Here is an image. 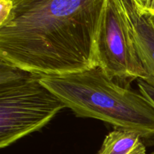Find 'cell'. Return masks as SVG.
<instances>
[{
  "label": "cell",
  "instance_id": "6da1fadb",
  "mask_svg": "<svg viewBox=\"0 0 154 154\" xmlns=\"http://www.w3.org/2000/svg\"><path fill=\"white\" fill-rule=\"evenodd\" d=\"M107 0H35L0 26V60L42 75L99 66L97 40Z\"/></svg>",
  "mask_w": 154,
  "mask_h": 154
},
{
  "label": "cell",
  "instance_id": "7a4b0ae2",
  "mask_svg": "<svg viewBox=\"0 0 154 154\" xmlns=\"http://www.w3.org/2000/svg\"><path fill=\"white\" fill-rule=\"evenodd\" d=\"M40 81L77 117L97 119L116 128L154 139V108L147 99L123 87L99 66L82 72L42 75Z\"/></svg>",
  "mask_w": 154,
  "mask_h": 154
},
{
  "label": "cell",
  "instance_id": "3957f363",
  "mask_svg": "<svg viewBox=\"0 0 154 154\" xmlns=\"http://www.w3.org/2000/svg\"><path fill=\"white\" fill-rule=\"evenodd\" d=\"M40 77L0 60L1 148L41 129L66 108Z\"/></svg>",
  "mask_w": 154,
  "mask_h": 154
},
{
  "label": "cell",
  "instance_id": "277c9868",
  "mask_svg": "<svg viewBox=\"0 0 154 154\" xmlns=\"http://www.w3.org/2000/svg\"><path fill=\"white\" fill-rule=\"evenodd\" d=\"M97 54L99 67L116 81H148L120 0H107L98 35Z\"/></svg>",
  "mask_w": 154,
  "mask_h": 154
},
{
  "label": "cell",
  "instance_id": "5b68a950",
  "mask_svg": "<svg viewBox=\"0 0 154 154\" xmlns=\"http://www.w3.org/2000/svg\"><path fill=\"white\" fill-rule=\"evenodd\" d=\"M138 57L154 87V25L149 14L138 11L134 0H120Z\"/></svg>",
  "mask_w": 154,
  "mask_h": 154
},
{
  "label": "cell",
  "instance_id": "8992f818",
  "mask_svg": "<svg viewBox=\"0 0 154 154\" xmlns=\"http://www.w3.org/2000/svg\"><path fill=\"white\" fill-rule=\"evenodd\" d=\"M98 154H147V150L140 134L116 128L105 137Z\"/></svg>",
  "mask_w": 154,
  "mask_h": 154
},
{
  "label": "cell",
  "instance_id": "52a82bcc",
  "mask_svg": "<svg viewBox=\"0 0 154 154\" xmlns=\"http://www.w3.org/2000/svg\"><path fill=\"white\" fill-rule=\"evenodd\" d=\"M138 87L140 93L154 108V87L141 79L138 80Z\"/></svg>",
  "mask_w": 154,
  "mask_h": 154
},
{
  "label": "cell",
  "instance_id": "ba28073f",
  "mask_svg": "<svg viewBox=\"0 0 154 154\" xmlns=\"http://www.w3.org/2000/svg\"><path fill=\"white\" fill-rule=\"evenodd\" d=\"M14 9L12 0H1L0 1V26L3 25L10 17Z\"/></svg>",
  "mask_w": 154,
  "mask_h": 154
},
{
  "label": "cell",
  "instance_id": "9c48e42d",
  "mask_svg": "<svg viewBox=\"0 0 154 154\" xmlns=\"http://www.w3.org/2000/svg\"><path fill=\"white\" fill-rule=\"evenodd\" d=\"M134 1L140 12L154 15V0H134Z\"/></svg>",
  "mask_w": 154,
  "mask_h": 154
},
{
  "label": "cell",
  "instance_id": "30bf717a",
  "mask_svg": "<svg viewBox=\"0 0 154 154\" xmlns=\"http://www.w3.org/2000/svg\"><path fill=\"white\" fill-rule=\"evenodd\" d=\"M12 1H13L14 6H17L26 4V3H29L31 2L35 1V0H12Z\"/></svg>",
  "mask_w": 154,
  "mask_h": 154
},
{
  "label": "cell",
  "instance_id": "8fae6325",
  "mask_svg": "<svg viewBox=\"0 0 154 154\" xmlns=\"http://www.w3.org/2000/svg\"><path fill=\"white\" fill-rule=\"evenodd\" d=\"M150 17H151V20H152V21H153V25H154V15H150Z\"/></svg>",
  "mask_w": 154,
  "mask_h": 154
},
{
  "label": "cell",
  "instance_id": "7c38bea8",
  "mask_svg": "<svg viewBox=\"0 0 154 154\" xmlns=\"http://www.w3.org/2000/svg\"><path fill=\"white\" fill-rule=\"evenodd\" d=\"M151 154H154V151H153V153H152Z\"/></svg>",
  "mask_w": 154,
  "mask_h": 154
}]
</instances>
